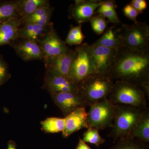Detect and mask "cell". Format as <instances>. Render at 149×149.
I'll use <instances>...</instances> for the list:
<instances>
[{
  "instance_id": "8fae6325",
  "label": "cell",
  "mask_w": 149,
  "mask_h": 149,
  "mask_svg": "<svg viewBox=\"0 0 149 149\" xmlns=\"http://www.w3.org/2000/svg\"><path fill=\"white\" fill-rule=\"evenodd\" d=\"M99 0H76L68 8V17L79 24L90 21L102 2Z\"/></svg>"
},
{
  "instance_id": "9a60e30c",
  "label": "cell",
  "mask_w": 149,
  "mask_h": 149,
  "mask_svg": "<svg viewBox=\"0 0 149 149\" xmlns=\"http://www.w3.org/2000/svg\"><path fill=\"white\" fill-rule=\"evenodd\" d=\"M74 55V50L70 49L66 53L45 58L43 61L46 71L70 77V71Z\"/></svg>"
},
{
  "instance_id": "8992f818",
  "label": "cell",
  "mask_w": 149,
  "mask_h": 149,
  "mask_svg": "<svg viewBox=\"0 0 149 149\" xmlns=\"http://www.w3.org/2000/svg\"><path fill=\"white\" fill-rule=\"evenodd\" d=\"M116 105L107 98L93 104L88 112V128H112Z\"/></svg>"
},
{
  "instance_id": "484cf974",
  "label": "cell",
  "mask_w": 149,
  "mask_h": 149,
  "mask_svg": "<svg viewBox=\"0 0 149 149\" xmlns=\"http://www.w3.org/2000/svg\"><path fill=\"white\" fill-rule=\"evenodd\" d=\"M83 141L85 143L93 144L99 147L105 142L106 140L100 135L99 130L94 128H89L83 134Z\"/></svg>"
},
{
  "instance_id": "9c48e42d",
  "label": "cell",
  "mask_w": 149,
  "mask_h": 149,
  "mask_svg": "<svg viewBox=\"0 0 149 149\" xmlns=\"http://www.w3.org/2000/svg\"><path fill=\"white\" fill-rule=\"evenodd\" d=\"M42 88L50 95L65 92L79 94V85L70 77L51 71H46Z\"/></svg>"
},
{
  "instance_id": "2e32d148",
  "label": "cell",
  "mask_w": 149,
  "mask_h": 149,
  "mask_svg": "<svg viewBox=\"0 0 149 149\" xmlns=\"http://www.w3.org/2000/svg\"><path fill=\"white\" fill-rule=\"evenodd\" d=\"M92 45L117 49L123 46L122 23L114 24L107 28L101 37Z\"/></svg>"
},
{
  "instance_id": "5b68a950",
  "label": "cell",
  "mask_w": 149,
  "mask_h": 149,
  "mask_svg": "<svg viewBox=\"0 0 149 149\" xmlns=\"http://www.w3.org/2000/svg\"><path fill=\"white\" fill-rule=\"evenodd\" d=\"M87 43L77 46L74 49V55L70 71L69 77L79 85L92 74L95 73L94 62Z\"/></svg>"
},
{
  "instance_id": "44dd1931",
  "label": "cell",
  "mask_w": 149,
  "mask_h": 149,
  "mask_svg": "<svg viewBox=\"0 0 149 149\" xmlns=\"http://www.w3.org/2000/svg\"><path fill=\"white\" fill-rule=\"evenodd\" d=\"M128 137L143 143H149V109L148 107Z\"/></svg>"
},
{
  "instance_id": "ffe728a7",
  "label": "cell",
  "mask_w": 149,
  "mask_h": 149,
  "mask_svg": "<svg viewBox=\"0 0 149 149\" xmlns=\"http://www.w3.org/2000/svg\"><path fill=\"white\" fill-rule=\"evenodd\" d=\"M54 8L52 7L43 8L37 10L29 16L20 18L21 25L27 23H34L47 26L51 23V19Z\"/></svg>"
},
{
  "instance_id": "6da1fadb",
  "label": "cell",
  "mask_w": 149,
  "mask_h": 149,
  "mask_svg": "<svg viewBox=\"0 0 149 149\" xmlns=\"http://www.w3.org/2000/svg\"><path fill=\"white\" fill-rule=\"evenodd\" d=\"M118 51L108 74L114 80L149 89V48L139 50L122 46Z\"/></svg>"
},
{
  "instance_id": "e0dca14e",
  "label": "cell",
  "mask_w": 149,
  "mask_h": 149,
  "mask_svg": "<svg viewBox=\"0 0 149 149\" xmlns=\"http://www.w3.org/2000/svg\"><path fill=\"white\" fill-rule=\"evenodd\" d=\"M21 25L20 18L12 19L0 24V47L9 45L18 38L19 28Z\"/></svg>"
},
{
  "instance_id": "f1b7e54d",
  "label": "cell",
  "mask_w": 149,
  "mask_h": 149,
  "mask_svg": "<svg viewBox=\"0 0 149 149\" xmlns=\"http://www.w3.org/2000/svg\"><path fill=\"white\" fill-rule=\"evenodd\" d=\"M97 14H101L106 18H107L109 22L113 24H121V22L118 17L116 9L100 11L95 12Z\"/></svg>"
},
{
  "instance_id": "836d02e7",
  "label": "cell",
  "mask_w": 149,
  "mask_h": 149,
  "mask_svg": "<svg viewBox=\"0 0 149 149\" xmlns=\"http://www.w3.org/2000/svg\"><path fill=\"white\" fill-rule=\"evenodd\" d=\"M7 149H17V145L15 142L12 140L9 141Z\"/></svg>"
},
{
  "instance_id": "d6986e66",
  "label": "cell",
  "mask_w": 149,
  "mask_h": 149,
  "mask_svg": "<svg viewBox=\"0 0 149 149\" xmlns=\"http://www.w3.org/2000/svg\"><path fill=\"white\" fill-rule=\"evenodd\" d=\"M17 13L20 18L29 16L37 10L51 6L48 0H16Z\"/></svg>"
},
{
  "instance_id": "4dcf8cb0",
  "label": "cell",
  "mask_w": 149,
  "mask_h": 149,
  "mask_svg": "<svg viewBox=\"0 0 149 149\" xmlns=\"http://www.w3.org/2000/svg\"><path fill=\"white\" fill-rule=\"evenodd\" d=\"M130 4L140 14L143 13L148 7L147 1L145 0H132Z\"/></svg>"
},
{
  "instance_id": "7402d4cb",
  "label": "cell",
  "mask_w": 149,
  "mask_h": 149,
  "mask_svg": "<svg viewBox=\"0 0 149 149\" xmlns=\"http://www.w3.org/2000/svg\"><path fill=\"white\" fill-rule=\"evenodd\" d=\"M14 18H20L17 10L16 0L0 1V24Z\"/></svg>"
},
{
  "instance_id": "3957f363",
  "label": "cell",
  "mask_w": 149,
  "mask_h": 149,
  "mask_svg": "<svg viewBox=\"0 0 149 149\" xmlns=\"http://www.w3.org/2000/svg\"><path fill=\"white\" fill-rule=\"evenodd\" d=\"M114 81L107 73L95 72L79 83V94L90 107L108 97Z\"/></svg>"
},
{
  "instance_id": "7a4b0ae2",
  "label": "cell",
  "mask_w": 149,
  "mask_h": 149,
  "mask_svg": "<svg viewBox=\"0 0 149 149\" xmlns=\"http://www.w3.org/2000/svg\"><path fill=\"white\" fill-rule=\"evenodd\" d=\"M149 89L122 80H116L107 99L115 105L131 106L141 109L148 107Z\"/></svg>"
},
{
  "instance_id": "1f68e13d",
  "label": "cell",
  "mask_w": 149,
  "mask_h": 149,
  "mask_svg": "<svg viewBox=\"0 0 149 149\" xmlns=\"http://www.w3.org/2000/svg\"><path fill=\"white\" fill-rule=\"evenodd\" d=\"M117 8L116 1L112 0L103 1L102 2L95 12L100 11L109 10L116 9Z\"/></svg>"
},
{
  "instance_id": "4fadbf2b",
  "label": "cell",
  "mask_w": 149,
  "mask_h": 149,
  "mask_svg": "<svg viewBox=\"0 0 149 149\" xmlns=\"http://www.w3.org/2000/svg\"><path fill=\"white\" fill-rule=\"evenodd\" d=\"M51 96L54 103L61 110L65 117L77 108L88 107L79 94L65 92L52 94Z\"/></svg>"
},
{
  "instance_id": "ac0fdd59",
  "label": "cell",
  "mask_w": 149,
  "mask_h": 149,
  "mask_svg": "<svg viewBox=\"0 0 149 149\" xmlns=\"http://www.w3.org/2000/svg\"><path fill=\"white\" fill-rule=\"evenodd\" d=\"M49 25L43 26L34 23L22 24L19 28L17 38L27 39L38 43L45 37Z\"/></svg>"
},
{
  "instance_id": "30bf717a",
  "label": "cell",
  "mask_w": 149,
  "mask_h": 149,
  "mask_svg": "<svg viewBox=\"0 0 149 149\" xmlns=\"http://www.w3.org/2000/svg\"><path fill=\"white\" fill-rule=\"evenodd\" d=\"M38 44L44 54V59L66 53L70 50L58 34L52 22L45 37Z\"/></svg>"
},
{
  "instance_id": "4316f807",
  "label": "cell",
  "mask_w": 149,
  "mask_h": 149,
  "mask_svg": "<svg viewBox=\"0 0 149 149\" xmlns=\"http://www.w3.org/2000/svg\"><path fill=\"white\" fill-rule=\"evenodd\" d=\"M89 22L93 31L98 35L103 34L107 29L109 23L106 18L101 14L94 15Z\"/></svg>"
},
{
  "instance_id": "d6a6232c",
  "label": "cell",
  "mask_w": 149,
  "mask_h": 149,
  "mask_svg": "<svg viewBox=\"0 0 149 149\" xmlns=\"http://www.w3.org/2000/svg\"><path fill=\"white\" fill-rule=\"evenodd\" d=\"M75 149H91V147L84 142L80 137H79L78 144Z\"/></svg>"
},
{
  "instance_id": "ba28073f",
  "label": "cell",
  "mask_w": 149,
  "mask_h": 149,
  "mask_svg": "<svg viewBox=\"0 0 149 149\" xmlns=\"http://www.w3.org/2000/svg\"><path fill=\"white\" fill-rule=\"evenodd\" d=\"M94 62L95 72L108 73L118 54V49L88 44Z\"/></svg>"
},
{
  "instance_id": "603a6c76",
  "label": "cell",
  "mask_w": 149,
  "mask_h": 149,
  "mask_svg": "<svg viewBox=\"0 0 149 149\" xmlns=\"http://www.w3.org/2000/svg\"><path fill=\"white\" fill-rule=\"evenodd\" d=\"M41 129L46 133H55L62 132L65 127V118L51 117L41 121Z\"/></svg>"
},
{
  "instance_id": "277c9868",
  "label": "cell",
  "mask_w": 149,
  "mask_h": 149,
  "mask_svg": "<svg viewBox=\"0 0 149 149\" xmlns=\"http://www.w3.org/2000/svg\"><path fill=\"white\" fill-rule=\"evenodd\" d=\"M146 109H142L127 105H116L113 125L109 134L114 143L129 136Z\"/></svg>"
},
{
  "instance_id": "7c38bea8",
  "label": "cell",
  "mask_w": 149,
  "mask_h": 149,
  "mask_svg": "<svg viewBox=\"0 0 149 149\" xmlns=\"http://www.w3.org/2000/svg\"><path fill=\"white\" fill-rule=\"evenodd\" d=\"M9 45L24 61L44 60V54L37 42L27 39L17 38L13 41Z\"/></svg>"
},
{
  "instance_id": "83f0119b",
  "label": "cell",
  "mask_w": 149,
  "mask_h": 149,
  "mask_svg": "<svg viewBox=\"0 0 149 149\" xmlns=\"http://www.w3.org/2000/svg\"><path fill=\"white\" fill-rule=\"evenodd\" d=\"M11 77L8 65L3 56L0 54V87L6 83Z\"/></svg>"
},
{
  "instance_id": "5bb4252c",
  "label": "cell",
  "mask_w": 149,
  "mask_h": 149,
  "mask_svg": "<svg viewBox=\"0 0 149 149\" xmlns=\"http://www.w3.org/2000/svg\"><path fill=\"white\" fill-rule=\"evenodd\" d=\"M64 118V129L62 133L65 139L82 128H88V112L85 107L77 108Z\"/></svg>"
},
{
  "instance_id": "d4e9b609",
  "label": "cell",
  "mask_w": 149,
  "mask_h": 149,
  "mask_svg": "<svg viewBox=\"0 0 149 149\" xmlns=\"http://www.w3.org/2000/svg\"><path fill=\"white\" fill-rule=\"evenodd\" d=\"M82 26L81 24L77 26H70L69 32L65 41L67 45L79 46L82 45L85 38L82 32Z\"/></svg>"
},
{
  "instance_id": "cb8c5ba5",
  "label": "cell",
  "mask_w": 149,
  "mask_h": 149,
  "mask_svg": "<svg viewBox=\"0 0 149 149\" xmlns=\"http://www.w3.org/2000/svg\"><path fill=\"white\" fill-rule=\"evenodd\" d=\"M109 149H148L149 143L127 137L117 140Z\"/></svg>"
},
{
  "instance_id": "52a82bcc",
  "label": "cell",
  "mask_w": 149,
  "mask_h": 149,
  "mask_svg": "<svg viewBox=\"0 0 149 149\" xmlns=\"http://www.w3.org/2000/svg\"><path fill=\"white\" fill-rule=\"evenodd\" d=\"M123 46L133 49L149 48V26L145 22L137 21L131 24H123Z\"/></svg>"
},
{
  "instance_id": "f546056e",
  "label": "cell",
  "mask_w": 149,
  "mask_h": 149,
  "mask_svg": "<svg viewBox=\"0 0 149 149\" xmlns=\"http://www.w3.org/2000/svg\"><path fill=\"white\" fill-rule=\"evenodd\" d=\"M124 15L129 19L133 20L134 22H137V18L139 13L132 6L130 3L126 5L123 8Z\"/></svg>"
}]
</instances>
